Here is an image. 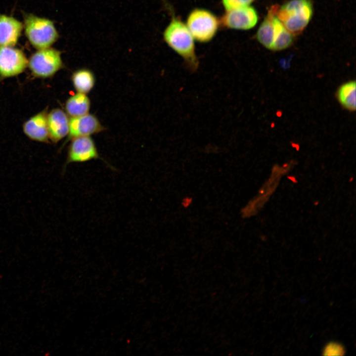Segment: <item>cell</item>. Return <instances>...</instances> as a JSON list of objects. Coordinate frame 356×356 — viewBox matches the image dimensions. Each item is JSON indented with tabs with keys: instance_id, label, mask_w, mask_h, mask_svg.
<instances>
[{
	"instance_id": "8992f818",
	"label": "cell",
	"mask_w": 356,
	"mask_h": 356,
	"mask_svg": "<svg viewBox=\"0 0 356 356\" xmlns=\"http://www.w3.org/2000/svg\"><path fill=\"white\" fill-rule=\"evenodd\" d=\"M101 159L93 140L90 136H80L72 138L67 153L63 173L68 164L72 163H83L92 160Z\"/></svg>"
},
{
	"instance_id": "d6986e66",
	"label": "cell",
	"mask_w": 356,
	"mask_h": 356,
	"mask_svg": "<svg viewBox=\"0 0 356 356\" xmlns=\"http://www.w3.org/2000/svg\"><path fill=\"white\" fill-rule=\"evenodd\" d=\"M255 0H222L225 10L250 5Z\"/></svg>"
},
{
	"instance_id": "9c48e42d",
	"label": "cell",
	"mask_w": 356,
	"mask_h": 356,
	"mask_svg": "<svg viewBox=\"0 0 356 356\" xmlns=\"http://www.w3.org/2000/svg\"><path fill=\"white\" fill-rule=\"evenodd\" d=\"M103 129L97 117L89 113L81 116L71 117L68 138L72 139L80 136H90L102 131Z\"/></svg>"
},
{
	"instance_id": "e0dca14e",
	"label": "cell",
	"mask_w": 356,
	"mask_h": 356,
	"mask_svg": "<svg viewBox=\"0 0 356 356\" xmlns=\"http://www.w3.org/2000/svg\"><path fill=\"white\" fill-rule=\"evenodd\" d=\"M356 82L351 81L342 84L338 89L337 98L345 109L351 111L356 110Z\"/></svg>"
},
{
	"instance_id": "6da1fadb",
	"label": "cell",
	"mask_w": 356,
	"mask_h": 356,
	"mask_svg": "<svg viewBox=\"0 0 356 356\" xmlns=\"http://www.w3.org/2000/svg\"><path fill=\"white\" fill-rule=\"evenodd\" d=\"M166 44L183 59L186 67L191 72L196 71L199 61L195 52L194 39L186 24L180 19L173 16L163 32Z\"/></svg>"
},
{
	"instance_id": "277c9868",
	"label": "cell",
	"mask_w": 356,
	"mask_h": 356,
	"mask_svg": "<svg viewBox=\"0 0 356 356\" xmlns=\"http://www.w3.org/2000/svg\"><path fill=\"white\" fill-rule=\"evenodd\" d=\"M220 24V19L213 13L204 8L193 9L186 18V25L193 39L201 43L212 40Z\"/></svg>"
},
{
	"instance_id": "5b68a950",
	"label": "cell",
	"mask_w": 356,
	"mask_h": 356,
	"mask_svg": "<svg viewBox=\"0 0 356 356\" xmlns=\"http://www.w3.org/2000/svg\"><path fill=\"white\" fill-rule=\"evenodd\" d=\"M28 64L35 75L44 78L53 75L63 67L60 52L50 47L39 49Z\"/></svg>"
},
{
	"instance_id": "52a82bcc",
	"label": "cell",
	"mask_w": 356,
	"mask_h": 356,
	"mask_svg": "<svg viewBox=\"0 0 356 356\" xmlns=\"http://www.w3.org/2000/svg\"><path fill=\"white\" fill-rule=\"evenodd\" d=\"M258 15L256 9L250 5L225 10L220 19L223 27L235 30H249L257 24Z\"/></svg>"
},
{
	"instance_id": "7a4b0ae2",
	"label": "cell",
	"mask_w": 356,
	"mask_h": 356,
	"mask_svg": "<svg viewBox=\"0 0 356 356\" xmlns=\"http://www.w3.org/2000/svg\"><path fill=\"white\" fill-rule=\"evenodd\" d=\"M313 12L311 0H291L278 7L276 16L293 35L302 32Z\"/></svg>"
},
{
	"instance_id": "8fae6325",
	"label": "cell",
	"mask_w": 356,
	"mask_h": 356,
	"mask_svg": "<svg viewBox=\"0 0 356 356\" xmlns=\"http://www.w3.org/2000/svg\"><path fill=\"white\" fill-rule=\"evenodd\" d=\"M22 23L14 18L0 15V46H12L22 31Z\"/></svg>"
},
{
	"instance_id": "ac0fdd59",
	"label": "cell",
	"mask_w": 356,
	"mask_h": 356,
	"mask_svg": "<svg viewBox=\"0 0 356 356\" xmlns=\"http://www.w3.org/2000/svg\"><path fill=\"white\" fill-rule=\"evenodd\" d=\"M344 353L343 346L336 342L328 343L323 351V355L325 356H342Z\"/></svg>"
},
{
	"instance_id": "7c38bea8",
	"label": "cell",
	"mask_w": 356,
	"mask_h": 356,
	"mask_svg": "<svg viewBox=\"0 0 356 356\" xmlns=\"http://www.w3.org/2000/svg\"><path fill=\"white\" fill-rule=\"evenodd\" d=\"M24 132L30 138L41 142H46L49 137L47 115L40 113L28 120L24 125Z\"/></svg>"
},
{
	"instance_id": "5bb4252c",
	"label": "cell",
	"mask_w": 356,
	"mask_h": 356,
	"mask_svg": "<svg viewBox=\"0 0 356 356\" xmlns=\"http://www.w3.org/2000/svg\"><path fill=\"white\" fill-rule=\"evenodd\" d=\"M90 101L85 93L77 92L71 96L65 103L67 114L71 117L81 116L89 113Z\"/></svg>"
},
{
	"instance_id": "ba28073f",
	"label": "cell",
	"mask_w": 356,
	"mask_h": 356,
	"mask_svg": "<svg viewBox=\"0 0 356 356\" xmlns=\"http://www.w3.org/2000/svg\"><path fill=\"white\" fill-rule=\"evenodd\" d=\"M28 61L23 52L12 46H0V75L9 77L22 72Z\"/></svg>"
},
{
	"instance_id": "3957f363",
	"label": "cell",
	"mask_w": 356,
	"mask_h": 356,
	"mask_svg": "<svg viewBox=\"0 0 356 356\" xmlns=\"http://www.w3.org/2000/svg\"><path fill=\"white\" fill-rule=\"evenodd\" d=\"M24 29L29 42L38 49L50 47L58 37L52 21L33 14L25 16Z\"/></svg>"
},
{
	"instance_id": "9a60e30c",
	"label": "cell",
	"mask_w": 356,
	"mask_h": 356,
	"mask_svg": "<svg viewBox=\"0 0 356 356\" xmlns=\"http://www.w3.org/2000/svg\"><path fill=\"white\" fill-rule=\"evenodd\" d=\"M292 42L293 34L285 27L275 15L274 18L273 41L270 50H283L290 46Z\"/></svg>"
},
{
	"instance_id": "30bf717a",
	"label": "cell",
	"mask_w": 356,
	"mask_h": 356,
	"mask_svg": "<svg viewBox=\"0 0 356 356\" xmlns=\"http://www.w3.org/2000/svg\"><path fill=\"white\" fill-rule=\"evenodd\" d=\"M69 120L67 113L58 108L47 115L49 137L53 142H57L68 134Z\"/></svg>"
},
{
	"instance_id": "4fadbf2b",
	"label": "cell",
	"mask_w": 356,
	"mask_h": 356,
	"mask_svg": "<svg viewBox=\"0 0 356 356\" xmlns=\"http://www.w3.org/2000/svg\"><path fill=\"white\" fill-rule=\"evenodd\" d=\"M279 6L275 4L270 7L264 20L257 31L258 41L265 47L271 49L274 35V18Z\"/></svg>"
},
{
	"instance_id": "2e32d148",
	"label": "cell",
	"mask_w": 356,
	"mask_h": 356,
	"mask_svg": "<svg viewBox=\"0 0 356 356\" xmlns=\"http://www.w3.org/2000/svg\"><path fill=\"white\" fill-rule=\"evenodd\" d=\"M73 86L77 92L87 94L93 88L95 77L90 70L83 68L75 71L71 77Z\"/></svg>"
}]
</instances>
